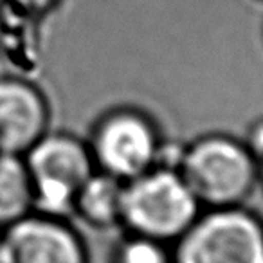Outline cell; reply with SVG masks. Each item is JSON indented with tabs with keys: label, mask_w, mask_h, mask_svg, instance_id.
<instances>
[{
	"label": "cell",
	"mask_w": 263,
	"mask_h": 263,
	"mask_svg": "<svg viewBox=\"0 0 263 263\" xmlns=\"http://www.w3.org/2000/svg\"><path fill=\"white\" fill-rule=\"evenodd\" d=\"M33 209V184L20 155L0 154V223L9 226Z\"/></svg>",
	"instance_id": "cell-9"
},
{
	"label": "cell",
	"mask_w": 263,
	"mask_h": 263,
	"mask_svg": "<svg viewBox=\"0 0 263 263\" xmlns=\"http://www.w3.org/2000/svg\"><path fill=\"white\" fill-rule=\"evenodd\" d=\"M26 155L33 208L54 218L72 215L78 190L96 170L88 144L69 134H44Z\"/></svg>",
	"instance_id": "cell-4"
},
{
	"label": "cell",
	"mask_w": 263,
	"mask_h": 263,
	"mask_svg": "<svg viewBox=\"0 0 263 263\" xmlns=\"http://www.w3.org/2000/svg\"><path fill=\"white\" fill-rule=\"evenodd\" d=\"M114 263H172L166 243L130 233L116 249Z\"/></svg>",
	"instance_id": "cell-10"
},
{
	"label": "cell",
	"mask_w": 263,
	"mask_h": 263,
	"mask_svg": "<svg viewBox=\"0 0 263 263\" xmlns=\"http://www.w3.org/2000/svg\"><path fill=\"white\" fill-rule=\"evenodd\" d=\"M2 263H87V251L62 218L26 215L0 236Z\"/></svg>",
	"instance_id": "cell-6"
},
{
	"label": "cell",
	"mask_w": 263,
	"mask_h": 263,
	"mask_svg": "<svg viewBox=\"0 0 263 263\" xmlns=\"http://www.w3.org/2000/svg\"><path fill=\"white\" fill-rule=\"evenodd\" d=\"M172 263H263V222L240 205L200 211L175 240Z\"/></svg>",
	"instance_id": "cell-3"
},
{
	"label": "cell",
	"mask_w": 263,
	"mask_h": 263,
	"mask_svg": "<svg viewBox=\"0 0 263 263\" xmlns=\"http://www.w3.org/2000/svg\"><path fill=\"white\" fill-rule=\"evenodd\" d=\"M259 180L263 182V162L259 164Z\"/></svg>",
	"instance_id": "cell-12"
},
{
	"label": "cell",
	"mask_w": 263,
	"mask_h": 263,
	"mask_svg": "<svg viewBox=\"0 0 263 263\" xmlns=\"http://www.w3.org/2000/svg\"><path fill=\"white\" fill-rule=\"evenodd\" d=\"M177 172L200 205L233 208L252 193L259 180V162L243 141L209 134L182 148Z\"/></svg>",
	"instance_id": "cell-1"
},
{
	"label": "cell",
	"mask_w": 263,
	"mask_h": 263,
	"mask_svg": "<svg viewBox=\"0 0 263 263\" xmlns=\"http://www.w3.org/2000/svg\"><path fill=\"white\" fill-rule=\"evenodd\" d=\"M162 139L154 121L136 108H116L92 128L90 150L96 170L126 180L157 164Z\"/></svg>",
	"instance_id": "cell-5"
},
{
	"label": "cell",
	"mask_w": 263,
	"mask_h": 263,
	"mask_svg": "<svg viewBox=\"0 0 263 263\" xmlns=\"http://www.w3.org/2000/svg\"><path fill=\"white\" fill-rule=\"evenodd\" d=\"M200 208L177 170L154 166L123 184L121 223L134 234L170 243L193 223Z\"/></svg>",
	"instance_id": "cell-2"
},
{
	"label": "cell",
	"mask_w": 263,
	"mask_h": 263,
	"mask_svg": "<svg viewBox=\"0 0 263 263\" xmlns=\"http://www.w3.org/2000/svg\"><path fill=\"white\" fill-rule=\"evenodd\" d=\"M123 180L94 170L80 186L74 200V213L96 229H108L121 223Z\"/></svg>",
	"instance_id": "cell-8"
},
{
	"label": "cell",
	"mask_w": 263,
	"mask_h": 263,
	"mask_svg": "<svg viewBox=\"0 0 263 263\" xmlns=\"http://www.w3.org/2000/svg\"><path fill=\"white\" fill-rule=\"evenodd\" d=\"M256 161L263 162V119H258L247 132V139L243 141Z\"/></svg>",
	"instance_id": "cell-11"
},
{
	"label": "cell",
	"mask_w": 263,
	"mask_h": 263,
	"mask_svg": "<svg viewBox=\"0 0 263 263\" xmlns=\"http://www.w3.org/2000/svg\"><path fill=\"white\" fill-rule=\"evenodd\" d=\"M0 263H2V251H0Z\"/></svg>",
	"instance_id": "cell-13"
},
{
	"label": "cell",
	"mask_w": 263,
	"mask_h": 263,
	"mask_svg": "<svg viewBox=\"0 0 263 263\" xmlns=\"http://www.w3.org/2000/svg\"><path fill=\"white\" fill-rule=\"evenodd\" d=\"M49 123L44 96L22 80H0V154L24 155Z\"/></svg>",
	"instance_id": "cell-7"
}]
</instances>
